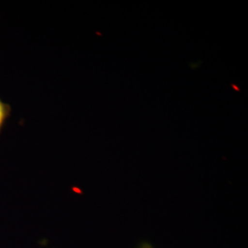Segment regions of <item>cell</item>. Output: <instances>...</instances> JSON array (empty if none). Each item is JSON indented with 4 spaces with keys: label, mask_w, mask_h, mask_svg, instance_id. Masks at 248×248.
Here are the masks:
<instances>
[{
    "label": "cell",
    "mask_w": 248,
    "mask_h": 248,
    "mask_svg": "<svg viewBox=\"0 0 248 248\" xmlns=\"http://www.w3.org/2000/svg\"><path fill=\"white\" fill-rule=\"evenodd\" d=\"M10 113H11V107L9 106V104L4 103L0 99V133L7 119L10 116Z\"/></svg>",
    "instance_id": "1"
}]
</instances>
